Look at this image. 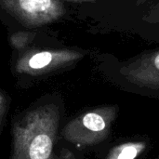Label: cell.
<instances>
[{"mask_svg": "<svg viewBox=\"0 0 159 159\" xmlns=\"http://www.w3.org/2000/svg\"><path fill=\"white\" fill-rule=\"evenodd\" d=\"M9 103H10L9 98L4 93L0 92V135L2 133L5 125L6 117L9 109Z\"/></svg>", "mask_w": 159, "mask_h": 159, "instance_id": "7", "label": "cell"}, {"mask_svg": "<svg viewBox=\"0 0 159 159\" xmlns=\"http://www.w3.org/2000/svg\"><path fill=\"white\" fill-rule=\"evenodd\" d=\"M60 108L47 103L27 110L12 125L9 159H55Z\"/></svg>", "mask_w": 159, "mask_h": 159, "instance_id": "1", "label": "cell"}, {"mask_svg": "<svg viewBox=\"0 0 159 159\" xmlns=\"http://www.w3.org/2000/svg\"><path fill=\"white\" fill-rule=\"evenodd\" d=\"M145 142H129L112 148L105 159H136L146 149Z\"/></svg>", "mask_w": 159, "mask_h": 159, "instance_id": "5", "label": "cell"}, {"mask_svg": "<svg viewBox=\"0 0 159 159\" xmlns=\"http://www.w3.org/2000/svg\"><path fill=\"white\" fill-rule=\"evenodd\" d=\"M120 72L131 84L159 90V49L140 54L125 63Z\"/></svg>", "mask_w": 159, "mask_h": 159, "instance_id": "3", "label": "cell"}, {"mask_svg": "<svg viewBox=\"0 0 159 159\" xmlns=\"http://www.w3.org/2000/svg\"><path fill=\"white\" fill-rule=\"evenodd\" d=\"M117 114V105H102L89 110L68 122L61 130V137L78 146L99 144L109 136Z\"/></svg>", "mask_w": 159, "mask_h": 159, "instance_id": "2", "label": "cell"}, {"mask_svg": "<svg viewBox=\"0 0 159 159\" xmlns=\"http://www.w3.org/2000/svg\"><path fill=\"white\" fill-rule=\"evenodd\" d=\"M57 61L58 60L54 57V55L51 52L42 51L32 56L28 60L26 66L20 67V69L21 71H24V72L40 71V70H44L48 68L49 65H51V63Z\"/></svg>", "mask_w": 159, "mask_h": 159, "instance_id": "6", "label": "cell"}, {"mask_svg": "<svg viewBox=\"0 0 159 159\" xmlns=\"http://www.w3.org/2000/svg\"><path fill=\"white\" fill-rule=\"evenodd\" d=\"M22 20L31 24H42L61 14V5L57 0H10L9 6Z\"/></svg>", "mask_w": 159, "mask_h": 159, "instance_id": "4", "label": "cell"}]
</instances>
